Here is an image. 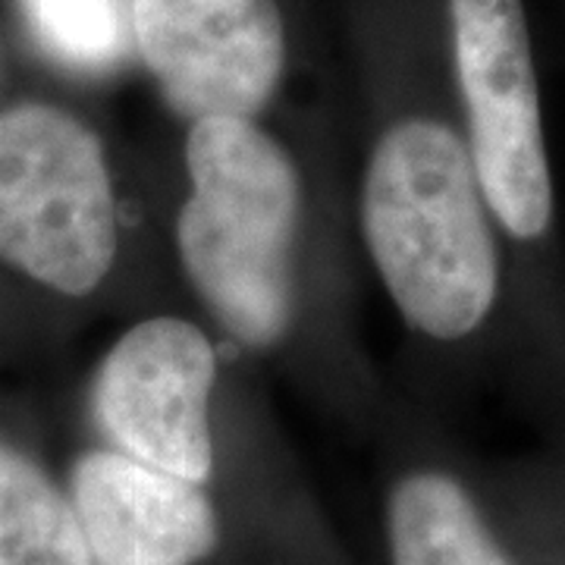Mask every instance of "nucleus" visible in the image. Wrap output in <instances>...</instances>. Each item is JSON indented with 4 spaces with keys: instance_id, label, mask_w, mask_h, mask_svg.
Listing matches in <instances>:
<instances>
[{
    "instance_id": "nucleus-4",
    "label": "nucleus",
    "mask_w": 565,
    "mask_h": 565,
    "mask_svg": "<svg viewBox=\"0 0 565 565\" xmlns=\"http://www.w3.org/2000/svg\"><path fill=\"white\" fill-rule=\"evenodd\" d=\"M132 214L102 132L47 102L0 110V267L88 302L120 280Z\"/></svg>"
},
{
    "instance_id": "nucleus-10",
    "label": "nucleus",
    "mask_w": 565,
    "mask_h": 565,
    "mask_svg": "<svg viewBox=\"0 0 565 565\" xmlns=\"http://www.w3.org/2000/svg\"><path fill=\"white\" fill-rule=\"evenodd\" d=\"M44 61L82 82H110L136 63L132 0H13Z\"/></svg>"
},
{
    "instance_id": "nucleus-6",
    "label": "nucleus",
    "mask_w": 565,
    "mask_h": 565,
    "mask_svg": "<svg viewBox=\"0 0 565 565\" xmlns=\"http://www.w3.org/2000/svg\"><path fill=\"white\" fill-rule=\"evenodd\" d=\"M136 66L167 117H267L302 57L296 0H132Z\"/></svg>"
},
{
    "instance_id": "nucleus-7",
    "label": "nucleus",
    "mask_w": 565,
    "mask_h": 565,
    "mask_svg": "<svg viewBox=\"0 0 565 565\" xmlns=\"http://www.w3.org/2000/svg\"><path fill=\"white\" fill-rule=\"evenodd\" d=\"M70 500L95 565H202L223 544L211 490L114 446L82 452Z\"/></svg>"
},
{
    "instance_id": "nucleus-9",
    "label": "nucleus",
    "mask_w": 565,
    "mask_h": 565,
    "mask_svg": "<svg viewBox=\"0 0 565 565\" xmlns=\"http://www.w3.org/2000/svg\"><path fill=\"white\" fill-rule=\"evenodd\" d=\"M0 565H95L70 493L0 437Z\"/></svg>"
},
{
    "instance_id": "nucleus-8",
    "label": "nucleus",
    "mask_w": 565,
    "mask_h": 565,
    "mask_svg": "<svg viewBox=\"0 0 565 565\" xmlns=\"http://www.w3.org/2000/svg\"><path fill=\"white\" fill-rule=\"evenodd\" d=\"M393 565H522L475 490L446 465L403 471L386 497Z\"/></svg>"
},
{
    "instance_id": "nucleus-5",
    "label": "nucleus",
    "mask_w": 565,
    "mask_h": 565,
    "mask_svg": "<svg viewBox=\"0 0 565 565\" xmlns=\"http://www.w3.org/2000/svg\"><path fill=\"white\" fill-rule=\"evenodd\" d=\"M255 364L199 311H145L107 345L88 408L107 446L182 481L211 487L221 471L223 412Z\"/></svg>"
},
{
    "instance_id": "nucleus-2",
    "label": "nucleus",
    "mask_w": 565,
    "mask_h": 565,
    "mask_svg": "<svg viewBox=\"0 0 565 565\" xmlns=\"http://www.w3.org/2000/svg\"><path fill=\"white\" fill-rule=\"evenodd\" d=\"M362 258L418 364L505 377L509 292L446 57L444 0H345Z\"/></svg>"
},
{
    "instance_id": "nucleus-1",
    "label": "nucleus",
    "mask_w": 565,
    "mask_h": 565,
    "mask_svg": "<svg viewBox=\"0 0 565 565\" xmlns=\"http://www.w3.org/2000/svg\"><path fill=\"white\" fill-rule=\"evenodd\" d=\"M151 211L182 299L255 367L374 393L337 98L180 126Z\"/></svg>"
},
{
    "instance_id": "nucleus-3",
    "label": "nucleus",
    "mask_w": 565,
    "mask_h": 565,
    "mask_svg": "<svg viewBox=\"0 0 565 565\" xmlns=\"http://www.w3.org/2000/svg\"><path fill=\"white\" fill-rule=\"evenodd\" d=\"M446 57L509 292L505 377L565 418V226L527 0H444Z\"/></svg>"
}]
</instances>
